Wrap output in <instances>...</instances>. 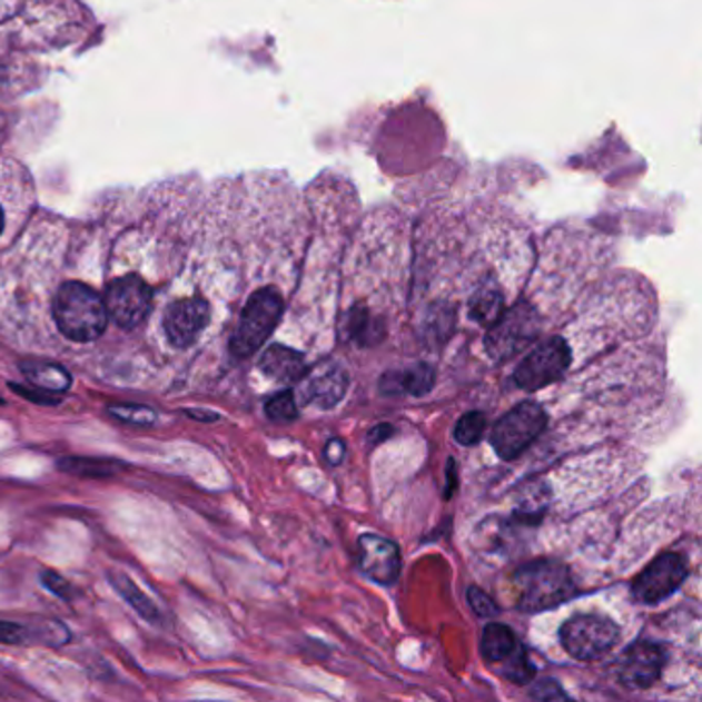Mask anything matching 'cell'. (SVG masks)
Here are the masks:
<instances>
[{
	"label": "cell",
	"mask_w": 702,
	"mask_h": 702,
	"mask_svg": "<svg viewBox=\"0 0 702 702\" xmlns=\"http://www.w3.org/2000/svg\"><path fill=\"white\" fill-rule=\"evenodd\" d=\"M56 326L72 343H93L108 328V309L96 290L70 280L56 290L52 305Z\"/></svg>",
	"instance_id": "6da1fadb"
},
{
	"label": "cell",
	"mask_w": 702,
	"mask_h": 702,
	"mask_svg": "<svg viewBox=\"0 0 702 702\" xmlns=\"http://www.w3.org/2000/svg\"><path fill=\"white\" fill-rule=\"evenodd\" d=\"M517 607L524 612H544L561 606L577 595L571 571L552 558H540L520 566L513 575Z\"/></svg>",
	"instance_id": "7a4b0ae2"
},
{
	"label": "cell",
	"mask_w": 702,
	"mask_h": 702,
	"mask_svg": "<svg viewBox=\"0 0 702 702\" xmlns=\"http://www.w3.org/2000/svg\"><path fill=\"white\" fill-rule=\"evenodd\" d=\"M285 312V301L275 287L256 290L241 312L239 324L235 328L229 350L235 358L254 357L264 343L273 336Z\"/></svg>",
	"instance_id": "3957f363"
},
{
	"label": "cell",
	"mask_w": 702,
	"mask_h": 702,
	"mask_svg": "<svg viewBox=\"0 0 702 702\" xmlns=\"http://www.w3.org/2000/svg\"><path fill=\"white\" fill-rule=\"evenodd\" d=\"M548 416L536 402H522L501 416L493 428V447L501 459H515L544 433Z\"/></svg>",
	"instance_id": "277c9868"
},
{
	"label": "cell",
	"mask_w": 702,
	"mask_h": 702,
	"mask_svg": "<svg viewBox=\"0 0 702 702\" xmlns=\"http://www.w3.org/2000/svg\"><path fill=\"white\" fill-rule=\"evenodd\" d=\"M561 645L579 661L602 657L620 641V626L614 620L597 614H577L561 626Z\"/></svg>",
	"instance_id": "5b68a950"
},
{
	"label": "cell",
	"mask_w": 702,
	"mask_h": 702,
	"mask_svg": "<svg viewBox=\"0 0 702 702\" xmlns=\"http://www.w3.org/2000/svg\"><path fill=\"white\" fill-rule=\"evenodd\" d=\"M540 332V316L530 304H520L505 309L486 334V350L496 360L515 357Z\"/></svg>",
	"instance_id": "8992f818"
},
{
	"label": "cell",
	"mask_w": 702,
	"mask_h": 702,
	"mask_svg": "<svg viewBox=\"0 0 702 702\" xmlns=\"http://www.w3.org/2000/svg\"><path fill=\"white\" fill-rule=\"evenodd\" d=\"M571 365V348L565 338H548L517 365L513 382L525 392H537L558 382Z\"/></svg>",
	"instance_id": "52a82bcc"
},
{
	"label": "cell",
	"mask_w": 702,
	"mask_h": 702,
	"mask_svg": "<svg viewBox=\"0 0 702 702\" xmlns=\"http://www.w3.org/2000/svg\"><path fill=\"white\" fill-rule=\"evenodd\" d=\"M152 290L138 275L111 280L103 295L108 316L125 330L138 328L151 312Z\"/></svg>",
	"instance_id": "ba28073f"
},
{
	"label": "cell",
	"mask_w": 702,
	"mask_h": 702,
	"mask_svg": "<svg viewBox=\"0 0 702 702\" xmlns=\"http://www.w3.org/2000/svg\"><path fill=\"white\" fill-rule=\"evenodd\" d=\"M689 577V563L682 554L665 552L634 579L633 597L639 604H660Z\"/></svg>",
	"instance_id": "9c48e42d"
},
{
	"label": "cell",
	"mask_w": 702,
	"mask_h": 702,
	"mask_svg": "<svg viewBox=\"0 0 702 702\" xmlns=\"http://www.w3.org/2000/svg\"><path fill=\"white\" fill-rule=\"evenodd\" d=\"M668 653L665 649L651 643L639 641L624 651L619 663V680L626 689H651L661 678L665 668Z\"/></svg>",
	"instance_id": "30bf717a"
},
{
	"label": "cell",
	"mask_w": 702,
	"mask_h": 702,
	"mask_svg": "<svg viewBox=\"0 0 702 702\" xmlns=\"http://www.w3.org/2000/svg\"><path fill=\"white\" fill-rule=\"evenodd\" d=\"M210 305L205 297H186L167 309L164 326L167 338L176 348L192 346L198 336L207 330Z\"/></svg>",
	"instance_id": "8fae6325"
},
{
	"label": "cell",
	"mask_w": 702,
	"mask_h": 702,
	"mask_svg": "<svg viewBox=\"0 0 702 702\" xmlns=\"http://www.w3.org/2000/svg\"><path fill=\"white\" fill-rule=\"evenodd\" d=\"M358 566L379 585H392L399 577L402 558L398 546L377 534H363L358 540Z\"/></svg>",
	"instance_id": "7c38bea8"
},
{
	"label": "cell",
	"mask_w": 702,
	"mask_h": 702,
	"mask_svg": "<svg viewBox=\"0 0 702 702\" xmlns=\"http://www.w3.org/2000/svg\"><path fill=\"white\" fill-rule=\"evenodd\" d=\"M348 389V375L345 367L334 360L317 363L312 372H305L301 398L319 408H334L345 398Z\"/></svg>",
	"instance_id": "4fadbf2b"
},
{
	"label": "cell",
	"mask_w": 702,
	"mask_h": 702,
	"mask_svg": "<svg viewBox=\"0 0 702 702\" xmlns=\"http://www.w3.org/2000/svg\"><path fill=\"white\" fill-rule=\"evenodd\" d=\"M258 367L268 379L278 384H297L307 372L304 355L285 345L268 346L258 360Z\"/></svg>",
	"instance_id": "5bb4252c"
},
{
	"label": "cell",
	"mask_w": 702,
	"mask_h": 702,
	"mask_svg": "<svg viewBox=\"0 0 702 702\" xmlns=\"http://www.w3.org/2000/svg\"><path fill=\"white\" fill-rule=\"evenodd\" d=\"M437 382V373L427 365V363H416L413 367L404 369V372H389L382 377V392L389 396H399V394H408V396H425Z\"/></svg>",
	"instance_id": "9a60e30c"
},
{
	"label": "cell",
	"mask_w": 702,
	"mask_h": 702,
	"mask_svg": "<svg viewBox=\"0 0 702 702\" xmlns=\"http://www.w3.org/2000/svg\"><path fill=\"white\" fill-rule=\"evenodd\" d=\"M21 372L23 377L28 379L31 386L40 387L46 392H52V394H67L70 386H72V377L70 373L58 365V363H50V360H23L21 365Z\"/></svg>",
	"instance_id": "2e32d148"
},
{
	"label": "cell",
	"mask_w": 702,
	"mask_h": 702,
	"mask_svg": "<svg viewBox=\"0 0 702 702\" xmlns=\"http://www.w3.org/2000/svg\"><path fill=\"white\" fill-rule=\"evenodd\" d=\"M58 468L79 478H111L126 466L108 457H62L58 459Z\"/></svg>",
	"instance_id": "e0dca14e"
},
{
	"label": "cell",
	"mask_w": 702,
	"mask_h": 702,
	"mask_svg": "<svg viewBox=\"0 0 702 702\" xmlns=\"http://www.w3.org/2000/svg\"><path fill=\"white\" fill-rule=\"evenodd\" d=\"M110 581L113 590L120 593L126 602L137 610L138 616H142L147 622H159L161 620L159 607L155 606L151 597L142 592L137 583L128 577L126 573L113 571V573H110Z\"/></svg>",
	"instance_id": "ac0fdd59"
},
{
	"label": "cell",
	"mask_w": 702,
	"mask_h": 702,
	"mask_svg": "<svg viewBox=\"0 0 702 702\" xmlns=\"http://www.w3.org/2000/svg\"><path fill=\"white\" fill-rule=\"evenodd\" d=\"M505 309L503 293L491 285L476 290L469 299V317L486 328H491Z\"/></svg>",
	"instance_id": "d6986e66"
},
{
	"label": "cell",
	"mask_w": 702,
	"mask_h": 702,
	"mask_svg": "<svg viewBox=\"0 0 702 702\" xmlns=\"http://www.w3.org/2000/svg\"><path fill=\"white\" fill-rule=\"evenodd\" d=\"M517 647V639L510 626L491 622L483 633V655L488 663H501Z\"/></svg>",
	"instance_id": "ffe728a7"
},
{
	"label": "cell",
	"mask_w": 702,
	"mask_h": 702,
	"mask_svg": "<svg viewBox=\"0 0 702 702\" xmlns=\"http://www.w3.org/2000/svg\"><path fill=\"white\" fill-rule=\"evenodd\" d=\"M108 414L122 425L132 427H152L157 421V414L149 406L142 404H111L108 406Z\"/></svg>",
	"instance_id": "44dd1931"
},
{
	"label": "cell",
	"mask_w": 702,
	"mask_h": 702,
	"mask_svg": "<svg viewBox=\"0 0 702 702\" xmlns=\"http://www.w3.org/2000/svg\"><path fill=\"white\" fill-rule=\"evenodd\" d=\"M501 663H503V675L511 682H515V684H525L536 674V670H534L532 661L527 657V653L520 645Z\"/></svg>",
	"instance_id": "7402d4cb"
},
{
	"label": "cell",
	"mask_w": 702,
	"mask_h": 702,
	"mask_svg": "<svg viewBox=\"0 0 702 702\" xmlns=\"http://www.w3.org/2000/svg\"><path fill=\"white\" fill-rule=\"evenodd\" d=\"M484 431H486V416L483 413H468L457 421L454 437L459 445L469 447L483 439Z\"/></svg>",
	"instance_id": "603a6c76"
},
{
	"label": "cell",
	"mask_w": 702,
	"mask_h": 702,
	"mask_svg": "<svg viewBox=\"0 0 702 702\" xmlns=\"http://www.w3.org/2000/svg\"><path fill=\"white\" fill-rule=\"evenodd\" d=\"M264 413L275 421V423H290L299 416V408L295 404V396L290 389H285L280 394H276L273 398H268L266 406H264Z\"/></svg>",
	"instance_id": "cb8c5ba5"
},
{
	"label": "cell",
	"mask_w": 702,
	"mask_h": 702,
	"mask_svg": "<svg viewBox=\"0 0 702 702\" xmlns=\"http://www.w3.org/2000/svg\"><path fill=\"white\" fill-rule=\"evenodd\" d=\"M425 330H427L433 338L445 340V338L452 334V330H454V312H452V307H447V305L433 307L427 319H425Z\"/></svg>",
	"instance_id": "d4e9b609"
},
{
	"label": "cell",
	"mask_w": 702,
	"mask_h": 702,
	"mask_svg": "<svg viewBox=\"0 0 702 702\" xmlns=\"http://www.w3.org/2000/svg\"><path fill=\"white\" fill-rule=\"evenodd\" d=\"M348 332H350V336L355 338V343H358V345L373 343L372 316H369L365 305H355L353 307L350 317H348Z\"/></svg>",
	"instance_id": "484cf974"
},
{
	"label": "cell",
	"mask_w": 702,
	"mask_h": 702,
	"mask_svg": "<svg viewBox=\"0 0 702 702\" xmlns=\"http://www.w3.org/2000/svg\"><path fill=\"white\" fill-rule=\"evenodd\" d=\"M38 636H43V634L36 633L23 624L0 620V643L2 645H28V643H33Z\"/></svg>",
	"instance_id": "4316f807"
},
{
	"label": "cell",
	"mask_w": 702,
	"mask_h": 702,
	"mask_svg": "<svg viewBox=\"0 0 702 702\" xmlns=\"http://www.w3.org/2000/svg\"><path fill=\"white\" fill-rule=\"evenodd\" d=\"M40 581L48 592L55 593L56 597H60L65 602H70L75 597L72 585L62 575H58L56 571H43Z\"/></svg>",
	"instance_id": "83f0119b"
},
{
	"label": "cell",
	"mask_w": 702,
	"mask_h": 702,
	"mask_svg": "<svg viewBox=\"0 0 702 702\" xmlns=\"http://www.w3.org/2000/svg\"><path fill=\"white\" fill-rule=\"evenodd\" d=\"M9 387L13 389L14 394L23 396L29 402H36V404H42V406H56L62 402V394H52V392H46L36 386H19V384H9Z\"/></svg>",
	"instance_id": "f1b7e54d"
},
{
	"label": "cell",
	"mask_w": 702,
	"mask_h": 702,
	"mask_svg": "<svg viewBox=\"0 0 702 702\" xmlns=\"http://www.w3.org/2000/svg\"><path fill=\"white\" fill-rule=\"evenodd\" d=\"M468 602L472 610L483 619H493L498 614V607L493 602V597H488V593H484L481 587H469Z\"/></svg>",
	"instance_id": "f546056e"
},
{
	"label": "cell",
	"mask_w": 702,
	"mask_h": 702,
	"mask_svg": "<svg viewBox=\"0 0 702 702\" xmlns=\"http://www.w3.org/2000/svg\"><path fill=\"white\" fill-rule=\"evenodd\" d=\"M532 696L537 701H556V699L565 701L566 692L554 680H542L537 682L536 689L532 690Z\"/></svg>",
	"instance_id": "4dcf8cb0"
},
{
	"label": "cell",
	"mask_w": 702,
	"mask_h": 702,
	"mask_svg": "<svg viewBox=\"0 0 702 702\" xmlns=\"http://www.w3.org/2000/svg\"><path fill=\"white\" fill-rule=\"evenodd\" d=\"M345 441L330 439L328 445H326V449H324V455H326V459L330 462L332 466H336V464H340L345 459Z\"/></svg>",
	"instance_id": "1f68e13d"
},
{
	"label": "cell",
	"mask_w": 702,
	"mask_h": 702,
	"mask_svg": "<svg viewBox=\"0 0 702 702\" xmlns=\"http://www.w3.org/2000/svg\"><path fill=\"white\" fill-rule=\"evenodd\" d=\"M392 435H394L392 425H377V427H373L372 431H369L367 441H369V445H379V443L389 439Z\"/></svg>",
	"instance_id": "d6a6232c"
},
{
	"label": "cell",
	"mask_w": 702,
	"mask_h": 702,
	"mask_svg": "<svg viewBox=\"0 0 702 702\" xmlns=\"http://www.w3.org/2000/svg\"><path fill=\"white\" fill-rule=\"evenodd\" d=\"M186 416H190L194 421H200V423H217L220 416L217 413H210V411H186Z\"/></svg>",
	"instance_id": "836d02e7"
},
{
	"label": "cell",
	"mask_w": 702,
	"mask_h": 702,
	"mask_svg": "<svg viewBox=\"0 0 702 702\" xmlns=\"http://www.w3.org/2000/svg\"><path fill=\"white\" fill-rule=\"evenodd\" d=\"M455 484H457V474H455V462L454 459H449V464H447V491H445V498H449V496L454 495Z\"/></svg>",
	"instance_id": "e575fe53"
},
{
	"label": "cell",
	"mask_w": 702,
	"mask_h": 702,
	"mask_svg": "<svg viewBox=\"0 0 702 702\" xmlns=\"http://www.w3.org/2000/svg\"><path fill=\"white\" fill-rule=\"evenodd\" d=\"M2 227H4V219H2V208H0V234H2Z\"/></svg>",
	"instance_id": "d590c367"
},
{
	"label": "cell",
	"mask_w": 702,
	"mask_h": 702,
	"mask_svg": "<svg viewBox=\"0 0 702 702\" xmlns=\"http://www.w3.org/2000/svg\"><path fill=\"white\" fill-rule=\"evenodd\" d=\"M2 404H4V399L0 398V406H2Z\"/></svg>",
	"instance_id": "8d00e7d4"
}]
</instances>
